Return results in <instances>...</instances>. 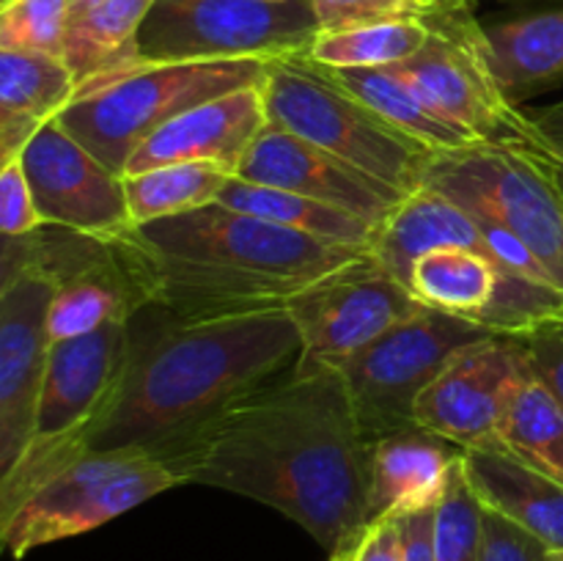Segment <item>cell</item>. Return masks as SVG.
Listing matches in <instances>:
<instances>
[{"mask_svg":"<svg viewBox=\"0 0 563 561\" xmlns=\"http://www.w3.org/2000/svg\"><path fill=\"white\" fill-rule=\"evenodd\" d=\"M58 275L36 234L5 240L0 284V476L31 438L53 341L47 314Z\"/></svg>","mask_w":563,"mask_h":561,"instance_id":"cell-12","label":"cell"},{"mask_svg":"<svg viewBox=\"0 0 563 561\" xmlns=\"http://www.w3.org/2000/svg\"><path fill=\"white\" fill-rule=\"evenodd\" d=\"M71 0H5L0 3V50L64 58Z\"/></svg>","mask_w":563,"mask_h":561,"instance_id":"cell-32","label":"cell"},{"mask_svg":"<svg viewBox=\"0 0 563 561\" xmlns=\"http://www.w3.org/2000/svg\"><path fill=\"white\" fill-rule=\"evenodd\" d=\"M520 369L522 344L511 336L467 346L418 396L416 424L465 451H504L498 427Z\"/></svg>","mask_w":563,"mask_h":561,"instance_id":"cell-15","label":"cell"},{"mask_svg":"<svg viewBox=\"0 0 563 561\" xmlns=\"http://www.w3.org/2000/svg\"><path fill=\"white\" fill-rule=\"evenodd\" d=\"M429 25L423 20H388L372 25L322 31L308 50V58L330 69H379L410 61L427 44Z\"/></svg>","mask_w":563,"mask_h":561,"instance_id":"cell-30","label":"cell"},{"mask_svg":"<svg viewBox=\"0 0 563 561\" xmlns=\"http://www.w3.org/2000/svg\"><path fill=\"white\" fill-rule=\"evenodd\" d=\"M434 509L438 506L399 515L405 561H434Z\"/></svg>","mask_w":563,"mask_h":561,"instance_id":"cell-38","label":"cell"},{"mask_svg":"<svg viewBox=\"0 0 563 561\" xmlns=\"http://www.w3.org/2000/svg\"><path fill=\"white\" fill-rule=\"evenodd\" d=\"M154 0H104L71 14L64 36V64L77 86L141 64L137 36Z\"/></svg>","mask_w":563,"mask_h":561,"instance_id":"cell-25","label":"cell"},{"mask_svg":"<svg viewBox=\"0 0 563 561\" xmlns=\"http://www.w3.org/2000/svg\"><path fill=\"white\" fill-rule=\"evenodd\" d=\"M355 539H357V534L352 539H346V542L341 544L339 550H333V553H330V561H352V559H355Z\"/></svg>","mask_w":563,"mask_h":561,"instance_id":"cell-40","label":"cell"},{"mask_svg":"<svg viewBox=\"0 0 563 561\" xmlns=\"http://www.w3.org/2000/svg\"><path fill=\"white\" fill-rule=\"evenodd\" d=\"M0 3H5V0H0Z\"/></svg>","mask_w":563,"mask_h":561,"instance_id":"cell-44","label":"cell"},{"mask_svg":"<svg viewBox=\"0 0 563 561\" xmlns=\"http://www.w3.org/2000/svg\"><path fill=\"white\" fill-rule=\"evenodd\" d=\"M438 248H467L493 258L478 220L429 185L407 193L368 242V253L405 286L410 284L412 264Z\"/></svg>","mask_w":563,"mask_h":561,"instance_id":"cell-20","label":"cell"},{"mask_svg":"<svg viewBox=\"0 0 563 561\" xmlns=\"http://www.w3.org/2000/svg\"><path fill=\"white\" fill-rule=\"evenodd\" d=\"M495 336L473 319L423 306L344 361L339 374L368 440L416 424V402L467 346Z\"/></svg>","mask_w":563,"mask_h":561,"instance_id":"cell-11","label":"cell"},{"mask_svg":"<svg viewBox=\"0 0 563 561\" xmlns=\"http://www.w3.org/2000/svg\"><path fill=\"white\" fill-rule=\"evenodd\" d=\"M429 38L396 69L454 124L487 146L509 148L563 168V154L539 130L531 113L511 102L489 61L487 28L478 25L471 0L427 16Z\"/></svg>","mask_w":563,"mask_h":561,"instance_id":"cell-6","label":"cell"},{"mask_svg":"<svg viewBox=\"0 0 563 561\" xmlns=\"http://www.w3.org/2000/svg\"><path fill=\"white\" fill-rule=\"evenodd\" d=\"M181 484L245 495L328 553L366 528L368 438L339 369H291L159 457Z\"/></svg>","mask_w":563,"mask_h":561,"instance_id":"cell-1","label":"cell"},{"mask_svg":"<svg viewBox=\"0 0 563 561\" xmlns=\"http://www.w3.org/2000/svg\"><path fill=\"white\" fill-rule=\"evenodd\" d=\"M500 270L467 248H438L412 264L410 292L421 306L482 322L498 292Z\"/></svg>","mask_w":563,"mask_h":561,"instance_id":"cell-28","label":"cell"},{"mask_svg":"<svg viewBox=\"0 0 563 561\" xmlns=\"http://www.w3.org/2000/svg\"><path fill=\"white\" fill-rule=\"evenodd\" d=\"M561 179H563V168H561Z\"/></svg>","mask_w":563,"mask_h":561,"instance_id":"cell-43","label":"cell"},{"mask_svg":"<svg viewBox=\"0 0 563 561\" xmlns=\"http://www.w3.org/2000/svg\"><path fill=\"white\" fill-rule=\"evenodd\" d=\"M218 201L236 209V212L269 220L275 226L300 231V234L313 237V240L333 242V245L368 248L374 229H377L368 220L344 212L339 207H330V204L317 201V198L280 190V187L256 185V182H245L240 176H231L225 182Z\"/></svg>","mask_w":563,"mask_h":561,"instance_id":"cell-26","label":"cell"},{"mask_svg":"<svg viewBox=\"0 0 563 561\" xmlns=\"http://www.w3.org/2000/svg\"><path fill=\"white\" fill-rule=\"evenodd\" d=\"M267 61H176L141 64L77 88L58 121L110 170L124 176L132 154L168 121L236 88L264 82Z\"/></svg>","mask_w":563,"mask_h":561,"instance_id":"cell-4","label":"cell"},{"mask_svg":"<svg viewBox=\"0 0 563 561\" xmlns=\"http://www.w3.org/2000/svg\"><path fill=\"white\" fill-rule=\"evenodd\" d=\"M462 454L465 449L421 424L368 440L366 526L438 506Z\"/></svg>","mask_w":563,"mask_h":561,"instance_id":"cell-18","label":"cell"},{"mask_svg":"<svg viewBox=\"0 0 563 561\" xmlns=\"http://www.w3.org/2000/svg\"><path fill=\"white\" fill-rule=\"evenodd\" d=\"M231 174L212 163H168L124 176L132 226L176 218L220 198Z\"/></svg>","mask_w":563,"mask_h":561,"instance_id":"cell-29","label":"cell"},{"mask_svg":"<svg viewBox=\"0 0 563 561\" xmlns=\"http://www.w3.org/2000/svg\"><path fill=\"white\" fill-rule=\"evenodd\" d=\"M421 185L460 204L473 218L509 229L563 289V182L559 165L476 143L438 152Z\"/></svg>","mask_w":563,"mask_h":561,"instance_id":"cell-9","label":"cell"},{"mask_svg":"<svg viewBox=\"0 0 563 561\" xmlns=\"http://www.w3.org/2000/svg\"><path fill=\"white\" fill-rule=\"evenodd\" d=\"M302 352L284 306L209 319L170 317L132 330L86 451L146 449L165 457L242 396L284 377Z\"/></svg>","mask_w":563,"mask_h":561,"instance_id":"cell-2","label":"cell"},{"mask_svg":"<svg viewBox=\"0 0 563 561\" xmlns=\"http://www.w3.org/2000/svg\"><path fill=\"white\" fill-rule=\"evenodd\" d=\"M498 435L506 454L563 482V407L531 372L526 350L520 374L506 396Z\"/></svg>","mask_w":563,"mask_h":561,"instance_id":"cell-27","label":"cell"},{"mask_svg":"<svg viewBox=\"0 0 563 561\" xmlns=\"http://www.w3.org/2000/svg\"><path fill=\"white\" fill-rule=\"evenodd\" d=\"M104 245L113 248L143 306L179 319L278 308L368 251L313 240L220 201L132 226Z\"/></svg>","mask_w":563,"mask_h":561,"instance_id":"cell-3","label":"cell"},{"mask_svg":"<svg viewBox=\"0 0 563 561\" xmlns=\"http://www.w3.org/2000/svg\"><path fill=\"white\" fill-rule=\"evenodd\" d=\"M322 66V64H319ZM333 80L350 88L352 94L372 105L383 119L399 127L418 143L429 146L432 152H454V148L476 146L478 141L465 127L454 124L449 116L440 113L396 66H379V69H330L324 66Z\"/></svg>","mask_w":563,"mask_h":561,"instance_id":"cell-24","label":"cell"},{"mask_svg":"<svg viewBox=\"0 0 563 561\" xmlns=\"http://www.w3.org/2000/svg\"><path fill=\"white\" fill-rule=\"evenodd\" d=\"M322 33L313 0H154L137 36L146 64L308 55Z\"/></svg>","mask_w":563,"mask_h":561,"instance_id":"cell-10","label":"cell"},{"mask_svg":"<svg viewBox=\"0 0 563 561\" xmlns=\"http://www.w3.org/2000/svg\"><path fill=\"white\" fill-rule=\"evenodd\" d=\"M284 308L302 339L297 369H339L423 306L366 251L302 286Z\"/></svg>","mask_w":563,"mask_h":561,"instance_id":"cell-13","label":"cell"},{"mask_svg":"<svg viewBox=\"0 0 563 561\" xmlns=\"http://www.w3.org/2000/svg\"><path fill=\"white\" fill-rule=\"evenodd\" d=\"M531 116H533V121L539 124V130H542L544 135L550 138V143H553V146L563 154V99L561 102L550 105V108L537 110V113H531Z\"/></svg>","mask_w":563,"mask_h":561,"instance_id":"cell-39","label":"cell"},{"mask_svg":"<svg viewBox=\"0 0 563 561\" xmlns=\"http://www.w3.org/2000/svg\"><path fill=\"white\" fill-rule=\"evenodd\" d=\"M561 182H563V179H561Z\"/></svg>","mask_w":563,"mask_h":561,"instance_id":"cell-45","label":"cell"},{"mask_svg":"<svg viewBox=\"0 0 563 561\" xmlns=\"http://www.w3.org/2000/svg\"><path fill=\"white\" fill-rule=\"evenodd\" d=\"M484 537V506L467 484L462 460L434 509V561H478Z\"/></svg>","mask_w":563,"mask_h":561,"instance_id":"cell-31","label":"cell"},{"mask_svg":"<svg viewBox=\"0 0 563 561\" xmlns=\"http://www.w3.org/2000/svg\"><path fill=\"white\" fill-rule=\"evenodd\" d=\"M99 3H104V0H71V14H80V11L93 9Z\"/></svg>","mask_w":563,"mask_h":561,"instance_id":"cell-41","label":"cell"},{"mask_svg":"<svg viewBox=\"0 0 563 561\" xmlns=\"http://www.w3.org/2000/svg\"><path fill=\"white\" fill-rule=\"evenodd\" d=\"M77 88L64 58L0 50V165L20 157L33 135L69 108Z\"/></svg>","mask_w":563,"mask_h":561,"instance_id":"cell-22","label":"cell"},{"mask_svg":"<svg viewBox=\"0 0 563 561\" xmlns=\"http://www.w3.org/2000/svg\"><path fill=\"white\" fill-rule=\"evenodd\" d=\"M44 223L38 215L36 198H33L27 176L22 170L20 157L0 165V231L5 240L36 234Z\"/></svg>","mask_w":563,"mask_h":561,"instance_id":"cell-34","label":"cell"},{"mask_svg":"<svg viewBox=\"0 0 563 561\" xmlns=\"http://www.w3.org/2000/svg\"><path fill=\"white\" fill-rule=\"evenodd\" d=\"M515 339L526 350L528 366L537 374L539 383L563 407V319H550Z\"/></svg>","mask_w":563,"mask_h":561,"instance_id":"cell-35","label":"cell"},{"mask_svg":"<svg viewBox=\"0 0 563 561\" xmlns=\"http://www.w3.org/2000/svg\"><path fill=\"white\" fill-rule=\"evenodd\" d=\"M548 561H563V550H550Z\"/></svg>","mask_w":563,"mask_h":561,"instance_id":"cell-42","label":"cell"},{"mask_svg":"<svg viewBox=\"0 0 563 561\" xmlns=\"http://www.w3.org/2000/svg\"><path fill=\"white\" fill-rule=\"evenodd\" d=\"M352 561H405L399 517H385L363 528L355 539V559Z\"/></svg>","mask_w":563,"mask_h":561,"instance_id":"cell-37","label":"cell"},{"mask_svg":"<svg viewBox=\"0 0 563 561\" xmlns=\"http://www.w3.org/2000/svg\"><path fill=\"white\" fill-rule=\"evenodd\" d=\"M236 176L256 185L280 187L300 193L317 201L357 215L372 226H379L390 209L405 198V193L385 185L377 176L355 168L346 160L302 141L295 132L267 124L247 157L242 160Z\"/></svg>","mask_w":563,"mask_h":561,"instance_id":"cell-16","label":"cell"},{"mask_svg":"<svg viewBox=\"0 0 563 561\" xmlns=\"http://www.w3.org/2000/svg\"><path fill=\"white\" fill-rule=\"evenodd\" d=\"M20 163L47 226L97 242H113L132 229L124 176L93 157L55 119L33 135Z\"/></svg>","mask_w":563,"mask_h":561,"instance_id":"cell-14","label":"cell"},{"mask_svg":"<svg viewBox=\"0 0 563 561\" xmlns=\"http://www.w3.org/2000/svg\"><path fill=\"white\" fill-rule=\"evenodd\" d=\"M550 548L506 517L484 509V537L478 561H548Z\"/></svg>","mask_w":563,"mask_h":561,"instance_id":"cell-36","label":"cell"},{"mask_svg":"<svg viewBox=\"0 0 563 561\" xmlns=\"http://www.w3.org/2000/svg\"><path fill=\"white\" fill-rule=\"evenodd\" d=\"M269 124L262 82L236 88L209 102L190 108L159 127L135 154L126 174L157 168L168 163H212L236 176L256 138Z\"/></svg>","mask_w":563,"mask_h":561,"instance_id":"cell-17","label":"cell"},{"mask_svg":"<svg viewBox=\"0 0 563 561\" xmlns=\"http://www.w3.org/2000/svg\"><path fill=\"white\" fill-rule=\"evenodd\" d=\"M451 3L460 0H313V9L322 31H341L372 22L423 20Z\"/></svg>","mask_w":563,"mask_h":561,"instance_id":"cell-33","label":"cell"},{"mask_svg":"<svg viewBox=\"0 0 563 561\" xmlns=\"http://www.w3.org/2000/svg\"><path fill=\"white\" fill-rule=\"evenodd\" d=\"M262 91L269 124L295 132L405 196L421 187L423 170L438 154L383 119L308 55L267 61Z\"/></svg>","mask_w":563,"mask_h":561,"instance_id":"cell-5","label":"cell"},{"mask_svg":"<svg viewBox=\"0 0 563 561\" xmlns=\"http://www.w3.org/2000/svg\"><path fill=\"white\" fill-rule=\"evenodd\" d=\"M489 61L511 102L563 82V9L487 28Z\"/></svg>","mask_w":563,"mask_h":561,"instance_id":"cell-23","label":"cell"},{"mask_svg":"<svg viewBox=\"0 0 563 561\" xmlns=\"http://www.w3.org/2000/svg\"><path fill=\"white\" fill-rule=\"evenodd\" d=\"M130 341L132 322H113L88 336L53 344L31 438L16 465L0 476V512L86 454V440L124 369Z\"/></svg>","mask_w":563,"mask_h":561,"instance_id":"cell-7","label":"cell"},{"mask_svg":"<svg viewBox=\"0 0 563 561\" xmlns=\"http://www.w3.org/2000/svg\"><path fill=\"white\" fill-rule=\"evenodd\" d=\"M462 471L484 509L563 550V482L506 451H465Z\"/></svg>","mask_w":563,"mask_h":561,"instance_id":"cell-21","label":"cell"},{"mask_svg":"<svg viewBox=\"0 0 563 561\" xmlns=\"http://www.w3.org/2000/svg\"><path fill=\"white\" fill-rule=\"evenodd\" d=\"M44 253L58 275L47 314V333L53 344L88 336L113 322H132L143 306L119 256L104 242L93 240L88 251L75 248V262H64V251H49L47 245Z\"/></svg>","mask_w":563,"mask_h":561,"instance_id":"cell-19","label":"cell"},{"mask_svg":"<svg viewBox=\"0 0 563 561\" xmlns=\"http://www.w3.org/2000/svg\"><path fill=\"white\" fill-rule=\"evenodd\" d=\"M179 484L146 449L86 451L0 512V542L22 559L44 544L93 531Z\"/></svg>","mask_w":563,"mask_h":561,"instance_id":"cell-8","label":"cell"}]
</instances>
